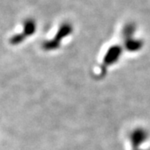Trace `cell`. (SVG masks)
<instances>
[{
  "mask_svg": "<svg viewBox=\"0 0 150 150\" xmlns=\"http://www.w3.org/2000/svg\"><path fill=\"white\" fill-rule=\"evenodd\" d=\"M72 30H73V27H72V25L70 23H63L61 25V27L59 28L58 33L56 34L55 38L52 41H49V42H47V43H45L44 47L46 48H48V49L58 47L59 44V41L61 39H63L64 38L66 37L67 35L70 34L72 33Z\"/></svg>",
  "mask_w": 150,
  "mask_h": 150,
  "instance_id": "cell-1",
  "label": "cell"
},
{
  "mask_svg": "<svg viewBox=\"0 0 150 150\" xmlns=\"http://www.w3.org/2000/svg\"><path fill=\"white\" fill-rule=\"evenodd\" d=\"M36 29V23L33 18H28L24 22V27H23V32L15 35L12 38L11 43L13 44H17L23 41L25 38L28 35H32L33 33L35 32Z\"/></svg>",
  "mask_w": 150,
  "mask_h": 150,
  "instance_id": "cell-2",
  "label": "cell"
}]
</instances>
